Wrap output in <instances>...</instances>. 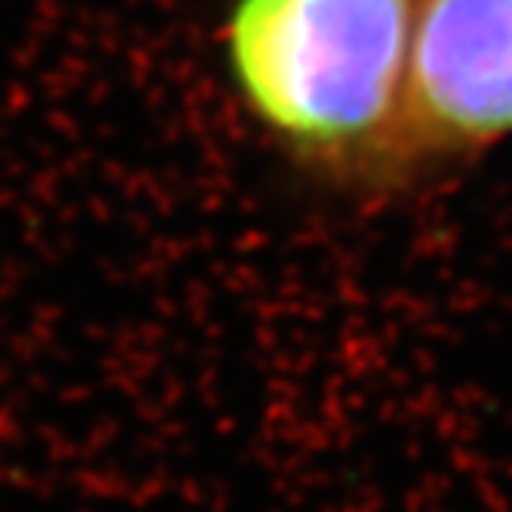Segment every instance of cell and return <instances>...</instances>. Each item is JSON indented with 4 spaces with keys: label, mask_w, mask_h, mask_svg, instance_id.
Wrapping results in <instances>:
<instances>
[{
    "label": "cell",
    "mask_w": 512,
    "mask_h": 512,
    "mask_svg": "<svg viewBox=\"0 0 512 512\" xmlns=\"http://www.w3.org/2000/svg\"><path fill=\"white\" fill-rule=\"evenodd\" d=\"M512 137V0H419L396 177Z\"/></svg>",
    "instance_id": "2"
},
{
    "label": "cell",
    "mask_w": 512,
    "mask_h": 512,
    "mask_svg": "<svg viewBox=\"0 0 512 512\" xmlns=\"http://www.w3.org/2000/svg\"><path fill=\"white\" fill-rule=\"evenodd\" d=\"M419 0H233V87L296 160L343 180H396Z\"/></svg>",
    "instance_id": "1"
}]
</instances>
